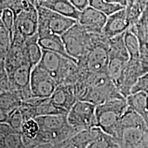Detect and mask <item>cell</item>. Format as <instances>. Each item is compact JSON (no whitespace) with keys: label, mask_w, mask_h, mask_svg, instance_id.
Returning a JSON list of instances; mask_svg holds the SVG:
<instances>
[{"label":"cell","mask_w":148,"mask_h":148,"mask_svg":"<svg viewBox=\"0 0 148 148\" xmlns=\"http://www.w3.org/2000/svg\"><path fill=\"white\" fill-rule=\"evenodd\" d=\"M82 78L86 84V89L79 100L86 101L97 105L112 99H126L120 92L108 73H84Z\"/></svg>","instance_id":"1"},{"label":"cell","mask_w":148,"mask_h":148,"mask_svg":"<svg viewBox=\"0 0 148 148\" xmlns=\"http://www.w3.org/2000/svg\"><path fill=\"white\" fill-rule=\"evenodd\" d=\"M126 99H112L96 106L97 125L105 134L116 139L121 140L123 128L121 120L126 110Z\"/></svg>","instance_id":"2"},{"label":"cell","mask_w":148,"mask_h":148,"mask_svg":"<svg viewBox=\"0 0 148 148\" xmlns=\"http://www.w3.org/2000/svg\"><path fill=\"white\" fill-rule=\"evenodd\" d=\"M109 38L103 34L90 33L89 49L82 60L78 61L79 69L92 73H107L110 55Z\"/></svg>","instance_id":"3"},{"label":"cell","mask_w":148,"mask_h":148,"mask_svg":"<svg viewBox=\"0 0 148 148\" xmlns=\"http://www.w3.org/2000/svg\"><path fill=\"white\" fill-rule=\"evenodd\" d=\"M36 7L38 14V38L51 34L61 36L77 22L74 18L58 14L41 5Z\"/></svg>","instance_id":"4"},{"label":"cell","mask_w":148,"mask_h":148,"mask_svg":"<svg viewBox=\"0 0 148 148\" xmlns=\"http://www.w3.org/2000/svg\"><path fill=\"white\" fill-rule=\"evenodd\" d=\"M61 38L68 54L77 62L84 58L89 49L90 33L86 32L77 22Z\"/></svg>","instance_id":"5"},{"label":"cell","mask_w":148,"mask_h":148,"mask_svg":"<svg viewBox=\"0 0 148 148\" xmlns=\"http://www.w3.org/2000/svg\"><path fill=\"white\" fill-rule=\"evenodd\" d=\"M35 119L40 126V132L36 137L40 139H56L71 130H75L69 125L66 114L39 116Z\"/></svg>","instance_id":"6"},{"label":"cell","mask_w":148,"mask_h":148,"mask_svg":"<svg viewBox=\"0 0 148 148\" xmlns=\"http://www.w3.org/2000/svg\"><path fill=\"white\" fill-rule=\"evenodd\" d=\"M96 105L86 101L77 100L67 114L69 125L76 130L97 127L95 115Z\"/></svg>","instance_id":"7"},{"label":"cell","mask_w":148,"mask_h":148,"mask_svg":"<svg viewBox=\"0 0 148 148\" xmlns=\"http://www.w3.org/2000/svg\"><path fill=\"white\" fill-rule=\"evenodd\" d=\"M58 85L54 78L38 64L32 68L30 89L34 97H50Z\"/></svg>","instance_id":"8"},{"label":"cell","mask_w":148,"mask_h":148,"mask_svg":"<svg viewBox=\"0 0 148 148\" xmlns=\"http://www.w3.org/2000/svg\"><path fill=\"white\" fill-rule=\"evenodd\" d=\"M108 16L101 11L88 5L80 11L77 23L86 32L92 34H102Z\"/></svg>","instance_id":"9"},{"label":"cell","mask_w":148,"mask_h":148,"mask_svg":"<svg viewBox=\"0 0 148 148\" xmlns=\"http://www.w3.org/2000/svg\"><path fill=\"white\" fill-rule=\"evenodd\" d=\"M38 14L37 7L24 10L16 16L15 29L25 39L38 34Z\"/></svg>","instance_id":"10"},{"label":"cell","mask_w":148,"mask_h":148,"mask_svg":"<svg viewBox=\"0 0 148 148\" xmlns=\"http://www.w3.org/2000/svg\"><path fill=\"white\" fill-rule=\"evenodd\" d=\"M130 27L131 23L127 16L126 8H124L108 16L102 34L106 38H111L124 34Z\"/></svg>","instance_id":"11"},{"label":"cell","mask_w":148,"mask_h":148,"mask_svg":"<svg viewBox=\"0 0 148 148\" xmlns=\"http://www.w3.org/2000/svg\"><path fill=\"white\" fill-rule=\"evenodd\" d=\"M50 98L55 104L67 112L78 100L73 84H58Z\"/></svg>","instance_id":"12"},{"label":"cell","mask_w":148,"mask_h":148,"mask_svg":"<svg viewBox=\"0 0 148 148\" xmlns=\"http://www.w3.org/2000/svg\"><path fill=\"white\" fill-rule=\"evenodd\" d=\"M22 99L15 90L1 92V114L0 122L5 123L9 114L21 106Z\"/></svg>","instance_id":"13"},{"label":"cell","mask_w":148,"mask_h":148,"mask_svg":"<svg viewBox=\"0 0 148 148\" xmlns=\"http://www.w3.org/2000/svg\"><path fill=\"white\" fill-rule=\"evenodd\" d=\"M40 5L77 21L80 14V11L75 8L69 0H44Z\"/></svg>","instance_id":"14"},{"label":"cell","mask_w":148,"mask_h":148,"mask_svg":"<svg viewBox=\"0 0 148 148\" xmlns=\"http://www.w3.org/2000/svg\"><path fill=\"white\" fill-rule=\"evenodd\" d=\"M127 62L128 60L121 57L110 56L107 73L119 90L123 82Z\"/></svg>","instance_id":"15"},{"label":"cell","mask_w":148,"mask_h":148,"mask_svg":"<svg viewBox=\"0 0 148 148\" xmlns=\"http://www.w3.org/2000/svg\"><path fill=\"white\" fill-rule=\"evenodd\" d=\"M148 138V131L128 127L123 130L121 141L127 148H136L141 145Z\"/></svg>","instance_id":"16"},{"label":"cell","mask_w":148,"mask_h":148,"mask_svg":"<svg viewBox=\"0 0 148 148\" xmlns=\"http://www.w3.org/2000/svg\"><path fill=\"white\" fill-rule=\"evenodd\" d=\"M38 43L42 49L51 51L59 53V54L62 55V56L75 61L78 64L77 60H75L68 54L62 38L59 35L51 34L47 36L38 38Z\"/></svg>","instance_id":"17"},{"label":"cell","mask_w":148,"mask_h":148,"mask_svg":"<svg viewBox=\"0 0 148 148\" xmlns=\"http://www.w3.org/2000/svg\"><path fill=\"white\" fill-rule=\"evenodd\" d=\"M127 105L143 116L148 127V94L143 92L131 93L126 97Z\"/></svg>","instance_id":"18"},{"label":"cell","mask_w":148,"mask_h":148,"mask_svg":"<svg viewBox=\"0 0 148 148\" xmlns=\"http://www.w3.org/2000/svg\"><path fill=\"white\" fill-rule=\"evenodd\" d=\"M121 124L123 130L128 127H134L148 131L147 123L143 116L129 106L122 115Z\"/></svg>","instance_id":"19"},{"label":"cell","mask_w":148,"mask_h":148,"mask_svg":"<svg viewBox=\"0 0 148 148\" xmlns=\"http://www.w3.org/2000/svg\"><path fill=\"white\" fill-rule=\"evenodd\" d=\"M25 49L27 60L34 67L39 63L42 55V49L38 43V34L25 40Z\"/></svg>","instance_id":"20"},{"label":"cell","mask_w":148,"mask_h":148,"mask_svg":"<svg viewBox=\"0 0 148 148\" xmlns=\"http://www.w3.org/2000/svg\"><path fill=\"white\" fill-rule=\"evenodd\" d=\"M36 7L30 0H0V10L4 8H10L16 16L24 10H30Z\"/></svg>","instance_id":"21"},{"label":"cell","mask_w":148,"mask_h":148,"mask_svg":"<svg viewBox=\"0 0 148 148\" xmlns=\"http://www.w3.org/2000/svg\"><path fill=\"white\" fill-rule=\"evenodd\" d=\"M124 41L127 50L128 51L130 59L139 60L140 58V45L139 42L134 33L130 29L124 34Z\"/></svg>","instance_id":"22"},{"label":"cell","mask_w":148,"mask_h":148,"mask_svg":"<svg viewBox=\"0 0 148 148\" xmlns=\"http://www.w3.org/2000/svg\"><path fill=\"white\" fill-rule=\"evenodd\" d=\"M89 5L101 11L107 16H110L121 9L126 8L115 3H110L106 0H89Z\"/></svg>","instance_id":"23"},{"label":"cell","mask_w":148,"mask_h":148,"mask_svg":"<svg viewBox=\"0 0 148 148\" xmlns=\"http://www.w3.org/2000/svg\"><path fill=\"white\" fill-rule=\"evenodd\" d=\"M40 132V126L36 120L32 118L25 120L22 125L21 133L24 138L29 140L36 138Z\"/></svg>","instance_id":"24"},{"label":"cell","mask_w":148,"mask_h":148,"mask_svg":"<svg viewBox=\"0 0 148 148\" xmlns=\"http://www.w3.org/2000/svg\"><path fill=\"white\" fill-rule=\"evenodd\" d=\"M12 42L10 33L2 23L0 22V56L1 60H4Z\"/></svg>","instance_id":"25"},{"label":"cell","mask_w":148,"mask_h":148,"mask_svg":"<svg viewBox=\"0 0 148 148\" xmlns=\"http://www.w3.org/2000/svg\"><path fill=\"white\" fill-rule=\"evenodd\" d=\"M1 11V17L0 22L3 23L7 30L10 33L11 38H13L14 29H15V21L16 16L15 14L10 8H4Z\"/></svg>","instance_id":"26"},{"label":"cell","mask_w":148,"mask_h":148,"mask_svg":"<svg viewBox=\"0 0 148 148\" xmlns=\"http://www.w3.org/2000/svg\"><path fill=\"white\" fill-rule=\"evenodd\" d=\"M25 121V118L18 108L9 114L5 123H7L14 130L21 132L22 125Z\"/></svg>","instance_id":"27"},{"label":"cell","mask_w":148,"mask_h":148,"mask_svg":"<svg viewBox=\"0 0 148 148\" xmlns=\"http://www.w3.org/2000/svg\"><path fill=\"white\" fill-rule=\"evenodd\" d=\"M138 92H143L148 94V72L143 74L133 85L131 93Z\"/></svg>","instance_id":"28"},{"label":"cell","mask_w":148,"mask_h":148,"mask_svg":"<svg viewBox=\"0 0 148 148\" xmlns=\"http://www.w3.org/2000/svg\"><path fill=\"white\" fill-rule=\"evenodd\" d=\"M69 1L79 11L83 10L89 5V0H69Z\"/></svg>","instance_id":"29"},{"label":"cell","mask_w":148,"mask_h":148,"mask_svg":"<svg viewBox=\"0 0 148 148\" xmlns=\"http://www.w3.org/2000/svg\"><path fill=\"white\" fill-rule=\"evenodd\" d=\"M106 1L110 3H115V4L122 5V6L123 7H126L127 4V0H106Z\"/></svg>","instance_id":"30"},{"label":"cell","mask_w":148,"mask_h":148,"mask_svg":"<svg viewBox=\"0 0 148 148\" xmlns=\"http://www.w3.org/2000/svg\"><path fill=\"white\" fill-rule=\"evenodd\" d=\"M135 1H136V0H127V4L126 8H130V7L132 6L133 4H134Z\"/></svg>","instance_id":"31"},{"label":"cell","mask_w":148,"mask_h":148,"mask_svg":"<svg viewBox=\"0 0 148 148\" xmlns=\"http://www.w3.org/2000/svg\"><path fill=\"white\" fill-rule=\"evenodd\" d=\"M142 1H143V3H145V10H144L143 12H145V13H148V0H142Z\"/></svg>","instance_id":"32"},{"label":"cell","mask_w":148,"mask_h":148,"mask_svg":"<svg viewBox=\"0 0 148 148\" xmlns=\"http://www.w3.org/2000/svg\"><path fill=\"white\" fill-rule=\"evenodd\" d=\"M44 0H36V5L38 6V5H40V3H41Z\"/></svg>","instance_id":"33"}]
</instances>
